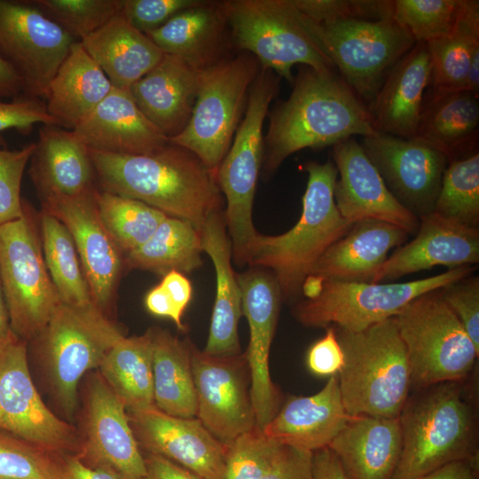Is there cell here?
<instances>
[{"instance_id": "obj_1", "label": "cell", "mask_w": 479, "mask_h": 479, "mask_svg": "<svg viewBox=\"0 0 479 479\" xmlns=\"http://www.w3.org/2000/svg\"><path fill=\"white\" fill-rule=\"evenodd\" d=\"M90 153L101 191L140 200L198 229L221 211L216 174L184 147L169 141L149 154Z\"/></svg>"}, {"instance_id": "obj_2", "label": "cell", "mask_w": 479, "mask_h": 479, "mask_svg": "<svg viewBox=\"0 0 479 479\" xmlns=\"http://www.w3.org/2000/svg\"><path fill=\"white\" fill-rule=\"evenodd\" d=\"M293 85L288 98L270 114L263 137V161L267 175L302 149L334 145L356 135L368 137L377 132L368 108L335 74L305 67Z\"/></svg>"}, {"instance_id": "obj_3", "label": "cell", "mask_w": 479, "mask_h": 479, "mask_svg": "<svg viewBox=\"0 0 479 479\" xmlns=\"http://www.w3.org/2000/svg\"><path fill=\"white\" fill-rule=\"evenodd\" d=\"M470 379L414 389L399 415L402 449L391 479H415L478 459L475 370Z\"/></svg>"}, {"instance_id": "obj_4", "label": "cell", "mask_w": 479, "mask_h": 479, "mask_svg": "<svg viewBox=\"0 0 479 479\" xmlns=\"http://www.w3.org/2000/svg\"><path fill=\"white\" fill-rule=\"evenodd\" d=\"M304 169L308 182L299 220L279 235L258 232L247 259L251 267L269 269L281 295L287 299L302 292L304 280L321 255L353 225L341 216L334 202L338 177L334 163L309 161Z\"/></svg>"}, {"instance_id": "obj_5", "label": "cell", "mask_w": 479, "mask_h": 479, "mask_svg": "<svg viewBox=\"0 0 479 479\" xmlns=\"http://www.w3.org/2000/svg\"><path fill=\"white\" fill-rule=\"evenodd\" d=\"M334 328L343 353L337 376L348 414L398 418L412 384L406 350L393 318L358 332Z\"/></svg>"}, {"instance_id": "obj_6", "label": "cell", "mask_w": 479, "mask_h": 479, "mask_svg": "<svg viewBox=\"0 0 479 479\" xmlns=\"http://www.w3.org/2000/svg\"><path fill=\"white\" fill-rule=\"evenodd\" d=\"M221 4L232 43L254 55L261 67L292 84L296 64L334 74V64L291 0H226Z\"/></svg>"}, {"instance_id": "obj_7", "label": "cell", "mask_w": 479, "mask_h": 479, "mask_svg": "<svg viewBox=\"0 0 479 479\" xmlns=\"http://www.w3.org/2000/svg\"><path fill=\"white\" fill-rule=\"evenodd\" d=\"M280 79L271 69L261 67L250 87L244 116L216 172V183L226 200L224 220L237 265L247 264L249 246L258 233L252 214L263 158V127Z\"/></svg>"}, {"instance_id": "obj_8", "label": "cell", "mask_w": 479, "mask_h": 479, "mask_svg": "<svg viewBox=\"0 0 479 479\" xmlns=\"http://www.w3.org/2000/svg\"><path fill=\"white\" fill-rule=\"evenodd\" d=\"M123 335L96 306L81 308L60 302L35 343L54 400L71 419L78 402V385Z\"/></svg>"}, {"instance_id": "obj_9", "label": "cell", "mask_w": 479, "mask_h": 479, "mask_svg": "<svg viewBox=\"0 0 479 479\" xmlns=\"http://www.w3.org/2000/svg\"><path fill=\"white\" fill-rule=\"evenodd\" d=\"M393 319L406 350L411 389L462 381L475 370L479 349L439 289L415 298Z\"/></svg>"}, {"instance_id": "obj_10", "label": "cell", "mask_w": 479, "mask_h": 479, "mask_svg": "<svg viewBox=\"0 0 479 479\" xmlns=\"http://www.w3.org/2000/svg\"><path fill=\"white\" fill-rule=\"evenodd\" d=\"M0 277L12 332L26 342L61 302L43 254L38 212L23 200V216L0 225Z\"/></svg>"}, {"instance_id": "obj_11", "label": "cell", "mask_w": 479, "mask_h": 479, "mask_svg": "<svg viewBox=\"0 0 479 479\" xmlns=\"http://www.w3.org/2000/svg\"><path fill=\"white\" fill-rule=\"evenodd\" d=\"M260 69L254 55L241 51L202 71L191 118L169 141L194 153L216 174L232 142Z\"/></svg>"}, {"instance_id": "obj_12", "label": "cell", "mask_w": 479, "mask_h": 479, "mask_svg": "<svg viewBox=\"0 0 479 479\" xmlns=\"http://www.w3.org/2000/svg\"><path fill=\"white\" fill-rule=\"evenodd\" d=\"M303 15V14H302ZM305 22L349 88L372 101L390 69L415 45L392 16Z\"/></svg>"}, {"instance_id": "obj_13", "label": "cell", "mask_w": 479, "mask_h": 479, "mask_svg": "<svg viewBox=\"0 0 479 479\" xmlns=\"http://www.w3.org/2000/svg\"><path fill=\"white\" fill-rule=\"evenodd\" d=\"M473 266H460L409 282H346L324 279L318 294L297 303L294 316L306 326H334L351 332L393 318L423 294L471 276Z\"/></svg>"}, {"instance_id": "obj_14", "label": "cell", "mask_w": 479, "mask_h": 479, "mask_svg": "<svg viewBox=\"0 0 479 479\" xmlns=\"http://www.w3.org/2000/svg\"><path fill=\"white\" fill-rule=\"evenodd\" d=\"M27 342L15 335L0 343V429L53 454L78 452L75 428L47 407L32 380Z\"/></svg>"}, {"instance_id": "obj_15", "label": "cell", "mask_w": 479, "mask_h": 479, "mask_svg": "<svg viewBox=\"0 0 479 479\" xmlns=\"http://www.w3.org/2000/svg\"><path fill=\"white\" fill-rule=\"evenodd\" d=\"M75 41L30 0H0V55L21 77L27 97L45 98Z\"/></svg>"}, {"instance_id": "obj_16", "label": "cell", "mask_w": 479, "mask_h": 479, "mask_svg": "<svg viewBox=\"0 0 479 479\" xmlns=\"http://www.w3.org/2000/svg\"><path fill=\"white\" fill-rule=\"evenodd\" d=\"M197 418L223 444L255 428L245 353L215 356L189 342Z\"/></svg>"}, {"instance_id": "obj_17", "label": "cell", "mask_w": 479, "mask_h": 479, "mask_svg": "<svg viewBox=\"0 0 479 479\" xmlns=\"http://www.w3.org/2000/svg\"><path fill=\"white\" fill-rule=\"evenodd\" d=\"M96 190L42 199V210L59 219L71 233L92 300L110 318L126 261L99 218Z\"/></svg>"}, {"instance_id": "obj_18", "label": "cell", "mask_w": 479, "mask_h": 479, "mask_svg": "<svg viewBox=\"0 0 479 479\" xmlns=\"http://www.w3.org/2000/svg\"><path fill=\"white\" fill-rule=\"evenodd\" d=\"M76 456L86 465L116 473L123 479H142L145 459L133 433L127 409L99 372L86 385Z\"/></svg>"}, {"instance_id": "obj_19", "label": "cell", "mask_w": 479, "mask_h": 479, "mask_svg": "<svg viewBox=\"0 0 479 479\" xmlns=\"http://www.w3.org/2000/svg\"><path fill=\"white\" fill-rule=\"evenodd\" d=\"M361 146L394 198L420 220L434 211L449 163L439 151L416 138L376 132Z\"/></svg>"}, {"instance_id": "obj_20", "label": "cell", "mask_w": 479, "mask_h": 479, "mask_svg": "<svg viewBox=\"0 0 479 479\" xmlns=\"http://www.w3.org/2000/svg\"><path fill=\"white\" fill-rule=\"evenodd\" d=\"M241 290L242 313L249 326V343L245 353L250 373V396L255 427L263 430L280 408L279 392L269 366L280 299L279 285L265 269L252 267L237 273Z\"/></svg>"}, {"instance_id": "obj_21", "label": "cell", "mask_w": 479, "mask_h": 479, "mask_svg": "<svg viewBox=\"0 0 479 479\" xmlns=\"http://www.w3.org/2000/svg\"><path fill=\"white\" fill-rule=\"evenodd\" d=\"M138 445L203 479H222L226 446L197 417L167 414L156 406L127 411Z\"/></svg>"}, {"instance_id": "obj_22", "label": "cell", "mask_w": 479, "mask_h": 479, "mask_svg": "<svg viewBox=\"0 0 479 479\" xmlns=\"http://www.w3.org/2000/svg\"><path fill=\"white\" fill-rule=\"evenodd\" d=\"M339 179L334 198L341 216L351 224L367 219L397 225L416 234L420 219L390 193L377 169L354 137L333 145Z\"/></svg>"}, {"instance_id": "obj_23", "label": "cell", "mask_w": 479, "mask_h": 479, "mask_svg": "<svg viewBox=\"0 0 479 479\" xmlns=\"http://www.w3.org/2000/svg\"><path fill=\"white\" fill-rule=\"evenodd\" d=\"M478 262L479 229L432 212L420 220L415 238L386 259L372 282L392 281L438 265L454 269Z\"/></svg>"}, {"instance_id": "obj_24", "label": "cell", "mask_w": 479, "mask_h": 479, "mask_svg": "<svg viewBox=\"0 0 479 479\" xmlns=\"http://www.w3.org/2000/svg\"><path fill=\"white\" fill-rule=\"evenodd\" d=\"M432 79L428 45L416 43L387 75L368 111L373 129L402 138L417 133L423 96Z\"/></svg>"}, {"instance_id": "obj_25", "label": "cell", "mask_w": 479, "mask_h": 479, "mask_svg": "<svg viewBox=\"0 0 479 479\" xmlns=\"http://www.w3.org/2000/svg\"><path fill=\"white\" fill-rule=\"evenodd\" d=\"M201 76L202 71L182 59L164 54L129 90L145 118L169 139L187 125Z\"/></svg>"}, {"instance_id": "obj_26", "label": "cell", "mask_w": 479, "mask_h": 479, "mask_svg": "<svg viewBox=\"0 0 479 479\" xmlns=\"http://www.w3.org/2000/svg\"><path fill=\"white\" fill-rule=\"evenodd\" d=\"M73 131L89 150L116 154H149L169 143L139 110L130 90L114 87Z\"/></svg>"}, {"instance_id": "obj_27", "label": "cell", "mask_w": 479, "mask_h": 479, "mask_svg": "<svg viewBox=\"0 0 479 479\" xmlns=\"http://www.w3.org/2000/svg\"><path fill=\"white\" fill-rule=\"evenodd\" d=\"M350 415L345 410L338 376H330L311 396L289 398L263 428L272 441L310 452L328 447Z\"/></svg>"}, {"instance_id": "obj_28", "label": "cell", "mask_w": 479, "mask_h": 479, "mask_svg": "<svg viewBox=\"0 0 479 479\" xmlns=\"http://www.w3.org/2000/svg\"><path fill=\"white\" fill-rule=\"evenodd\" d=\"M202 251L216 271V298L204 352L215 356L241 354L238 325L242 313L241 290L232 264V245L224 214H210L199 229Z\"/></svg>"}, {"instance_id": "obj_29", "label": "cell", "mask_w": 479, "mask_h": 479, "mask_svg": "<svg viewBox=\"0 0 479 479\" xmlns=\"http://www.w3.org/2000/svg\"><path fill=\"white\" fill-rule=\"evenodd\" d=\"M328 448L348 479H391L402 449L399 418L351 416Z\"/></svg>"}, {"instance_id": "obj_30", "label": "cell", "mask_w": 479, "mask_h": 479, "mask_svg": "<svg viewBox=\"0 0 479 479\" xmlns=\"http://www.w3.org/2000/svg\"><path fill=\"white\" fill-rule=\"evenodd\" d=\"M402 228L380 220L353 224L349 232L329 247L309 276L346 282H372L388 253L408 238Z\"/></svg>"}, {"instance_id": "obj_31", "label": "cell", "mask_w": 479, "mask_h": 479, "mask_svg": "<svg viewBox=\"0 0 479 479\" xmlns=\"http://www.w3.org/2000/svg\"><path fill=\"white\" fill-rule=\"evenodd\" d=\"M146 35L165 53L204 71L227 59L232 43L221 1H202Z\"/></svg>"}, {"instance_id": "obj_32", "label": "cell", "mask_w": 479, "mask_h": 479, "mask_svg": "<svg viewBox=\"0 0 479 479\" xmlns=\"http://www.w3.org/2000/svg\"><path fill=\"white\" fill-rule=\"evenodd\" d=\"M30 161L29 174L41 200L76 196L95 187L90 150L73 130L43 125Z\"/></svg>"}, {"instance_id": "obj_33", "label": "cell", "mask_w": 479, "mask_h": 479, "mask_svg": "<svg viewBox=\"0 0 479 479\" xmlns=\"http://www.w3.org/2000/svg\"><path fill=\"white\" fill-rule=\"evenodd\" d=\"M114 88H130L163 58L164 52L119 13L80 41Z\"/></svg>"}, {"instance_id": "obj_34", "label": "cell", "mask_w": 479, "mask_h": 479, "mask_svg": "<svg viewBox=\"0 0 479 479\" xmlns=\"http://www.w3.org/2000/svg\"><path fill=\"white\" fill-rule=\"evenodd\" d=\"M113 88L82 43L75 41L50 82L46 109L59 127L73 130Z\"/></svg>"}, {"instance_id": "obj_35", "label": "cell", "mask_w": 479, "mask_h": 479, "mask_svg": "<svg viewBox=\"0 0 479 479\" xmlns=\"http://www.w3.org/2000/svg\"><path fill=\"white\" fill-rule=\"evenodd\" d=\"M478 98L466 90L432 91L423 102L414 138L442 153L449 162L472 154L478 139Z\"/></svg>"}, {"instance_id": "obj_36", "label": "cell", "mask_w": 479, "mask_h": 479, "mask_svg": "<svg viewBox=\"0 0 479 479\" xmlns=\"http://www.w3.org/2000/svg\"><path fill=\"white\" fill-rule=\"evenodd\" d=\"M153 381L155 406L181 418L197 416L189 340L180 341L168 330L152 327Z\"/></svg>"}, {"instance_id": "obj_37", "label": "cell", "mask_w": 479, "mask_h": 479, "mask_svg": "<svg viewBox=\"0 0 479 479\" xmlns=\"http://www.w3.org/2000/svg\"><path fill=\"white\" fill-rule=\"evenodd\" d=\"M98 372L127 411L155 406L152 329L120 338L104 357Z\"/></svg>"}, {"instance_id": "obj_38", "label": "cell", "mask_w": 479, "mask_h": 479, "mask_svg": "<svg viewBox=\"0 0 479 479\" xmlns=\"http://www.w3.org/2000/svg\"><path fill=\"white\" fill-rule=\"evenodd\" d=\"M427 45L433 91L465 90L471 58L479 48V1L461 0L452 30Z\"/></svg>"}, {"instance_id": "obj_39", "label": "cell", "mask_w": 479, "mask_h": 479, "mask_svg": "<svg viewBox=\"0 0 479 479\" xmlns=\"http://www.w3.org/2000/svg\"><path fill=\"white\" fill-rule=\"evenodd\" d=\"M199 229L190 222L167 216L152 237L125 255L126 266L165 275L190 273L202 265Z\"/></svg>"}, {"instance_id": "obj_40", "label": "cell", "mask_w": 479, "mask_h": 479, "mask_svg": "<svg viewBox=\"0 0 479 479\" xmlns=\"http://www.w3.org/2000/svg\"><path fill=\"white\" fill-rule=\"evenodd\" d=\"M38 224L44 262L60 302L74 307L96 306L69 231L42 209Z\"/></svg>"}, {"instance_id": "obj_41", "label": "cell", "mask_w": 479, "mask_h": 479, "mask_svg": "<svg viewBox=\"0 0 479 479\" xmlns=\"http://www.w3.org/2000/svg\"><path fill=\"white\" fill-rule=\"evenodd\" d=\"M95 201L104 227L125 255L146 242L168 216L140 200L98 189Z\"/></svg>"}, {"instance_id": "obj_42", "label": "cell", "mask_w": 479, "mask_h": 479, "mask_svg": "<svg viewBox=\"0 0 479 479\" xmlns=\"http://www.w3.org/2000/svg\"><path fill=\"white\" fill-rule=\"evenodd\" d=\"M433 212L462 225L478 228V152L449 162Z\"/></svg>"}, {"instance_id": "obj_43", "label": "cell", "mask_w": 479, "mask_h": 479, "mask_svg": "<svg viewBox=\"0 0 479 479\" xmlns=\"http://www.w3.org/2000/svg\"><path fill=\"white\" fill-rule=\"evenodd\" d=\"M461 0H395L393 18L413 38L428 43L452 28Z\"/></svg>"}, {"instance_id": "obj_44", "label": "cell", "mask_w": 479, "mask_h": 479, "mask_svg": "<svg viewBox=\"0 0 479 479\" xmlns=\"http://www.w3.org/2000/svg\"><path fill=\"white\" fill-rule=\"evenodd\" d=\"M74 39L90 35L119 13L121 0H30Z\"/></svg>"}, {"instance_id": "obj_45", "label": "cell", "mask_w": 479, "mask_h": 479, "mask_svg": "<svg viewBox=\"0 0 479 479\" xmlns=\"http://www.w3.org/2000/svg\"><path fill=\"white\" fill-rule=\"evenodd\" d=\"M0 479H65L59 461L49 452L0 429Z\"/></svg>"}, {"instance_id": "obj_46", "label": "cell", "mask_w": 479, "mask_h": 479, "mask_svg": "<svg viewBox=\"0 0 479 479\" xmlns=\"http://www.w3.org/2000/svg\"><path fill=\"white\" fill-rule=\"evenodd\" d=\"M281 444L255 428L226 446L222 479H262Z\"/></svg>"}, {"instance_id": "obj_47", "label": "cell", "mask_w": 479, "mask_h": 479, "mask_svg": "<svg viewBox=\"0 0 479 479\" xmlns=\"http://www.w3.org/2000/svg\"><path fill=\"white\" fill-rule=\"evenodd\" d=\"M35 149V143L13 151L0 148V225L23 216L21 181Z\"/></svg>"}, {"instance_id": "obj_48", "label": "cell", "mask_w": 479, "mask_h": 479, "mask_svg": "<svg viewBox=\"0 0 479 479\" xmlns=\"http://www.w3.org/2000/svg\"><path fill=\"white\" fill-rule=\"evenodd\" d=\"M306 17L316 22L341 19L379 20L392 16L393 1L291 0Z\"/></svg>"}, {"instance_id": "obj_49", "label": "cell", "mask_w": 479, "mask_h": 479, "mask_svg": "<svg viewBox=\"0 0 479 479\" xmlns=\"http://www.w3.org/2000/svg\"><path fill=\"white\" fill-rule=\"evenodd\" d=\"M202 0H121L119 14L141 33H150Z\"/></svg>"}, {"instance_id": "obj_50", "label": "cell", "mask_w": 479, "mask_h": 479, "mask_svg": "<svg viewBox=\"0 0 479 479\" xmlns=\"http://www.w3.org/2000/svg\"><path fill=\"white\" fill-rule=\"evenodd\" d=\"M439 293L479 349V278L468 276L440 288Z\"/></svg>"}, {"instance_id": "obj_51", "label": "cell", "mask_w": 479, "mask_h": 479, "mask_svg": "<svg viewBox=\"0 0 479 479\" xmlns=\"http://www.w3.org/2000/svg\"><path fill=\"white\" fill-rule=\"evenodd\" d=\"M38 123L58 126L39 98L27 97L10 102L0 99V134L10 129L27 134Z\"/></svg>"}, {"instance_id": "obj_52", "label": "cell", "mask_w": 479, "mask_h": 479, "mask_svg": "<svg viewBox=\"0 0 479 479\" xmlns=\"http://www.w3.org/2000/svg\"><path fill=\"white\" fill-rule=\"evenodd\" d=\"M306 364L318 376L337 375L343 365V353L334 326L326 327L325 335L308 350Z\"/></svg>"}, {"instance_id": "obj_53", "label": "cell", "mask_w": 479, "mask_h": 479, "mask_svg": "<svg viewBox=\"0 0 479 479\" xmlns=\"http://www.w3.org/2000/svg\"><path fill=\"white\" fill-rule=\"evenodd\" d=\"M313 452L282 445L262 479H311Z\"/></svg>"}, {"instance_id": "obj_54", "label": "cell", "mask_w": 479, "mask_h": 479, "mask_svg": "<svg viewBox=\"0 0 479 479\" xmlns=\"http://www.w3.org/2000/svg\"><path fill=\"white\" fill-rule=\"evenodd\" d=\"M142 479H203L186 468L156 454H148Z\"/></svg>"}, {"instance_id": "obj_55", "label": "cell", "mask_w": 479, "mask_h": 479, "mask_svg": "<svg viewBox=\"0 0 479 479\" xmlns=\"http://www.w3.org/2000/svg\"><path fill=\"white\" fill-rule=\"evenodd\" d=\"M160 284L168 293L179 315L183 317L192 299V287L191 281L184 273L170 271L162 276Z\"/></svg>"}, {"instance_id": "obj_56", "label": "cell", "mask_w": 479, "mask_h": 479, "mask_svg": "<svg viewBox=\"0 0 479 479\" xmlns=\"http://www.w3.org/2000/svg\"><path fill=\"white\" fill-rule=\"evenodd\" d=\"M59 462L65 479H123L111 470L84 464L76 455L62 454Z\"/></svg>"}, {"instance_id": "obj_57", "label": "cell", "mask_w": 479, "mask_h": 479, "mask_svg": "<svg viewBox=\"0 0 479 479\" xmlns=\"http://www.w3.org/2000/svg\"><path fill=\"white\" fill-rule=\"evenodd\" d=\"M145 304L153 315L170 318L178 329L185 331L182 316L177 312L172 300L161 284L153 287L145 295Z\"/></svg>"}, {"instance_id": "obj_58", "label": "cell", "mask_w": 479, "mask_h": 479, "mask_svg": "<svg viewBox=\"0 0 479 479\" xmlns=\"http://www.w3.org/2000/svg\"><path fill=\"white\" fill-rule=\"evenodd\" d=\"M311 479H348L337 457L328 448L312 454Z\"/></svg>"}, {"instance_id": "obj_59", "label": "cell", "mask_w": 479, "mask_h": 479, "mask_svg": "<svg viewBox=\"0 0 479 479\" xmlns=\"http://www.w3.org/2000/svg\"><path fill=\"white\" fill-rule=\"evenodd\" d=\"M478 459L449 463L415 479H477Z\"/></svg>"}, {"instance_id": "obj_60", "label": "cell", "mask_w": 479, "mask_h": 479, "mask_svg": "<svg viewBox=\"0 0 479 479\" xmlns=\"http://www.w3.org/2000/svg\"><path fill=\"white\" fill-rule=\"evenodd\" d=\"M24 90L23 81L13 67L0 55V99Z\"/></svg>"}, {"instance_id": "obj_61", "label": "cell", "mask_w": 479, "mask_h": 479, "mask_svg": "<svg viewBox=\"0 0 479 479\" xmlns=\"http://www.w3.org/2000/svg\"><path fill=\"white\" fill-rule=\"evenodd\" d=\"M15 335L11 328L8 309L0 277V343L7 342Z\"/></svg>"}, {"instance_id": "obj_62", "label": "cell", "mask_w": 479, "mask_h": 479, "mask_svg": "<svg viewBox=\"0 0 479 479\" xmlns=\"http://www.w3.org/2000/svg\"><path fill=\"white\" fill-rule=\"evenodd\" d=\"M465 90L479 97V48L472 55Z\"/></svg>"}]
</instances>
